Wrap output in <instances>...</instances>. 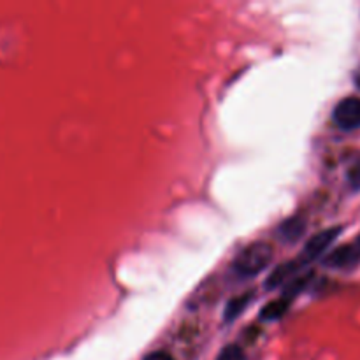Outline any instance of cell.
<instances>
[{"instance_id":"1","label":"cell","mask_w":360,"mask_h":360,"mask_svg":"<svg viewBox=\"0 0 360 360\" xmlns=\"http://www.w3.org/2000/svg\"><path fill=\"white\" fill-rule=\"evenodd\" d=\"M271 260H273V248L266 243H255L243 250L241 255L236 259L234 269L243 278L255 276L269 266Z\"/></svg>"},{"instance_id":"2","label":"cell","mask_w":360,"mask_h":360,"mask_svg":"<svg viewBox=\"0 0 360 360\" xmlns=\"http://www.w3.org/2000/svg\"><path fill=\"white\" fill-rule=\"evenodd\" d=\"M333 120L341 130L360 129V98L347 97L334 108Z\"/></svg>"},{"instance_id":"3","label":"cell","mask_w":360,"mask_h":360,"mask_svg":"<svg viewBox=\"0 0 360 360\" xmlns=\"http://www.w3.org/2000/svg\"><path fill=\"white\" fill-rule=\"evenodd\" d=\"M340 234H341V229L336 227V229H327V231H322L319 232V234L313 236V238L308 241V245L304 246V250H302L301 259H299L302 266L319 259V257L322 255L330 245H333L334 239H336Z\"/></svg>"},{"instance_id":"4","label":"cell","mask_w":360,"mask_h":360,"mask_svg":"<svg viewBox=\"0 0 360 360\" xmlns=\"http://www.w3.org/2000/svg\"><path fill=\"white\" fill-rule=\"evenodd\" d=\"M360 260V250L357 245H347L334 250L326 259V266L334 267V269H345V267L355 266Z\"/></svg>"},{"instance_id":"5","label":"cell","mask_w":360,"mask_h":360,"mask_svg":"<svg viewBox=\"0 0 360 360\" xmlns=\"http://www.w3.org/2000/svg\"><path fill=\"white\" fill-rule=\"evenodd\" d=\"M301 267V260H294V262H287L283 264V266H280L273 274H271L269 280H267V288H276L278 285L285 283V281H290L292 274L297 273Z\"/></svg>"},{"instance_id":"6","label":"cell","mask_w":360,"mask_h":360,"mask_svg":"<svg viewBox=\"0 0 360 360\" xmlns=\"http://www.w3.org/2000/svg\"><path fill=\"white\" fill-rule=\"evenodd\" d=\"M252 301V294H243L241 297L232 299L231 302L227 304V309H225V320H232L236 316H239L243 313V309L248 306V302Z\"/></svg>"},{"instance_id":"7","label":"cell","mask_w":360,"mask_h":360,"mask_svg":"<svg viewBox=\"0 0 360 360\" xmlns=\"http://www.w3.org/2000/svg\"><path fill=\"white\" fill-rule=\"evenodd\" d=\"M288 304H290V302H288L287 299H283V297L276 299V301H273V302H269V304L264 308L262 319H266V320L280 319V316H283L285 311L288 309Z\"/></svg>"},{"instance_id":"8","label":"cell","mask_w":360,"mask_h":360,"mask_svg":"<svg viewBox=\"0 0 360 360\" xmlns=\"http://www.w3.org/2000/svg\"><path fill=\"white\" fill-rule=\"evenodd\" d=\"M302 231H304V224L299 221L297 218H295V220L287 221V224L281 227V234H283V238L287 239V241H295V239L302 234Z\"/></svg>"},{"instance_id":"9","label":"cell","mask_w":360,"mask_h":360,"mask_svg":"<svg viewBox=\"0 0 360 360\" xmlns=\"http://www.w3.org/2000/svg\"><path fill=\"white\" fill-rule=\"evenodd\" d=\"M218 360H245V354L239 347L231 345V347L224 348V352L218 355Z\"/></svg>"},{"instance_id":"10","label":"cell","mask_w":360,"mask_h":360,"mask_svg":"<svg viewBox=\"0 0 360 360\" xmlns=\"http://www.w3.org/2000/svg\"><path fill=\"white\" fill-rule=\"evenodd\" d=\"M347 179H348V183H350L352 188L360 190V158L355 162L354 165H352L350 169H348Z\"/></svg>"},{"instance_id":"11","label":"cell","mask_w":360,"mask_h":360,"mask_svg":"<svg viewBox=\"0 0 360 360\" xmlns=\"http://www.w3.org/2000/svg\"><path fill=\"white\" fill-rule=\"evenodd\" d=\"M144 360H174L172 355H169L167 352H153L151 355H148Z\"/></svg>"},{"instance_id":"12","label":"cell","mask_w":360,"mask_h":360,"mask_svg":"<svg viewBox=\"0 0 360 360\" xmlns=\"http://www.w3.org/2000/svg\"><path fill=\"white\" fill-rule=\"evenodd\" d=\"M355 84L360 88V70L357 72V76H355Z\"/></svg>"},{"instance_id":"13","label":"cell","mask_w":360,"mask_h":360,"mask_svg":"<svg viewBox=\"0 0 360 360\" xmlns=\"http://www.w3.org/2000/svg\"><path fill=\"white\" fill-rule=\"evenodd\" d=\"M355 245H357V248L360 250V236L357 238V243H355Z\"/></svg>"}]
</instances>
